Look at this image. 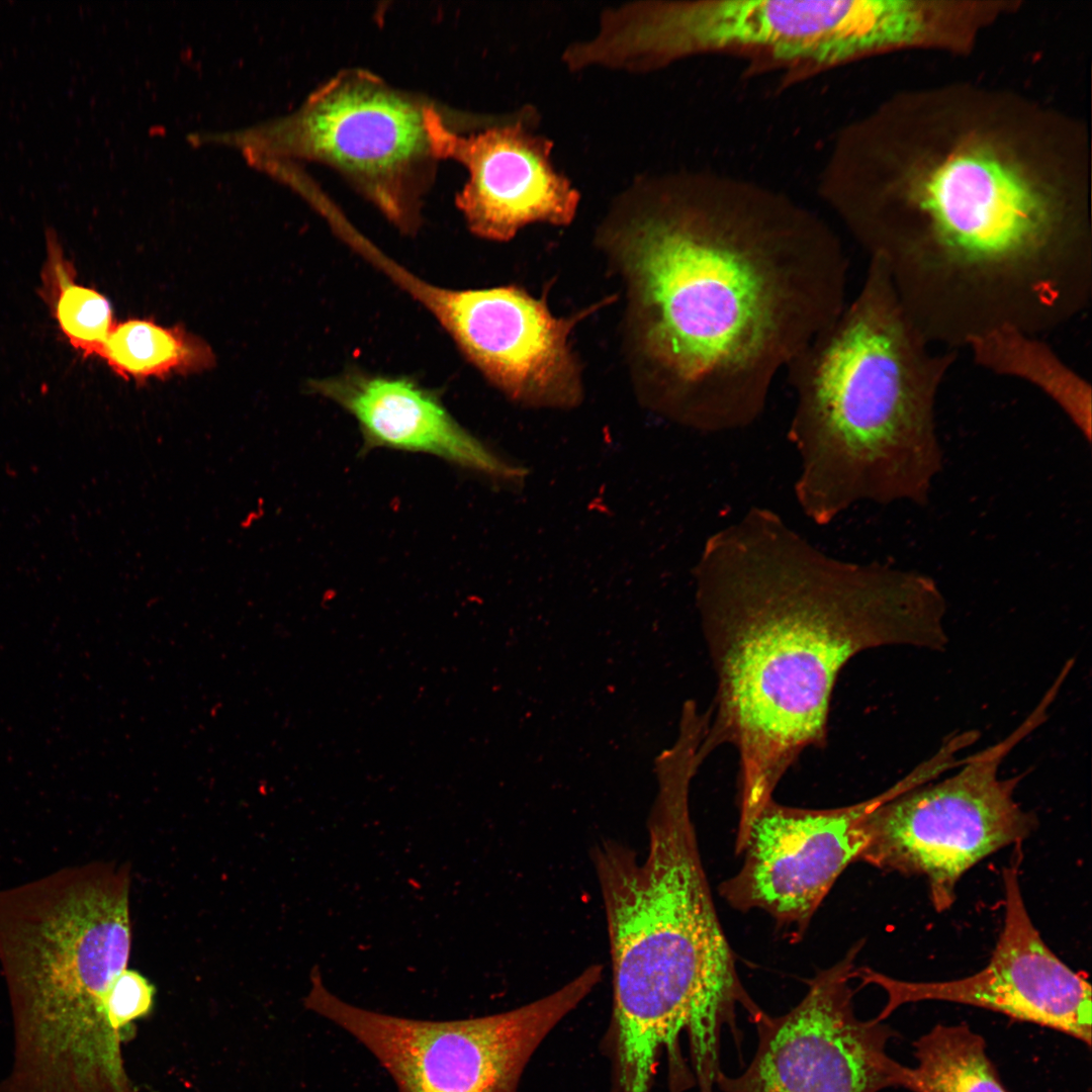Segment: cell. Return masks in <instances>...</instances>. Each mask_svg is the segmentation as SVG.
Returning a JSON list of instances; mask_svg holds the SVG:
<instances>
[{"label": "cell", "mask_w": 1092, "mask_h": 1092, "mask_svg": "<svg viewBox=\"0 0 1092 1092\" xmlns=\"http://www.w3.org/2000/svg\"><path fill=\"white\" fill-rule=\"evenodd\" d=\"M421 98L364 70L342 72L293 113L246 130L250 157L288 155L337 169L396 226L413 231L438 158Z\"/></svg>", "instance_id": "7"}, {"label": "cell", "mask_w": 1092, "mask_h": 1092, "mask_svg": "<svg viewBox=\"0 0 1092 1092\" xmlns=\"http://www.w3.org/2000/svg\"><path fill=\"white\" fill-rule=\"evenodd\" d=\"M675 780L649 823L645 856L613 840L593 850L607 918L619 1092H649L660 1049L686 1030L699 1090L715 1088L720 1038L736 1009L764 1012L737 973L688 806Z\"/></svg>", "instance_id": "5"}, {"label": "cell", "mask_w": 1092, "mask_h": 1092, "mask_svg": "<svg viewBox=\"0 0 1092 1092\" xmlns=\"http://www.w3.org/2000/svg\"><path fill=\"white\" fill-rule=\"evenodd\" d=\"M43 272L44 291L63 334L83 355L100 356L114 326L108 300L96 290L74 281L72 266L58 244L49 241Z\"/></svg>", "instance_id": "20"}, {"label": "cell", "mask_w": 1092, "mask_h": 1092, "mask_svg": "<svg viewBox=\"0 0 1092 1092\" xmlns=\"http://www.w3.org/2000/svg\"><path fill=\"white\" fill-rule=\"evenodd\" d=\"M1084 127L1010 91L904 92L841 129L819 193L933 346L1044 337L1092 296Z\"/></svg>", "instance_id": "1"}, {"label": "cell", "mask_w": 1092, "mask_h": 1092, "mask_svg": "<svg viewBox=\"0 0 1092 1092\" xmlns=\"http://www.w3.org/2000/svg\"><path fill=\"white\" fill-rule=\"evenodd\" d=\"M904 777L864 801L831 809L766 802L735 844L743 863L719 892L740 911L762 910L802 936L841 873L864 847L862 819L875 807L912 788Z\"/></svg>", "instance_id": "12"}, {"label": "cell", "mask_w": 1092, "mask_h": 1092, "mask_svg": "<svg viewBox=\"0 0 1092 1092\" xmlns=\"http://www.w3.org/2000/svg\"><path fill=\"white\" fill-rule=\"evenodd\" d=\"M424 287L429 307L463 353L508 395L549 405L578 398V372L567 343L574 318L554 317L544 301L515 286Z\"/></svg>", "instance_id": "15"}, {"label": "cell", "mask_w": 1092, "mask_h": 1092, "mask_svg": "<svg viewBox=\"0 0 1092 1092\" xmlns=\"http://www.w3.org/2000/svg\"><path fill=\"white\" fill-rule=\"evenodd\" d=\"M603 233L629 278L660 405L702 432L756 421L777 377L848 300L833 229L744 179L640 176Z\"/></svg>", "instance_id": "2"}, {"label": "cell", "mask_w": 1092, "mask_h": 1092, "mask_svg": "<svg viewBox=\"0 0 1092 1092\" xmlns=\"http://www.w3.org/2000/svg\"><path fill=\"white\" fill-rule=\"evenodd\" d=\"M100 357L115 373L134 379L199 372L214 362L210 348L200 339L147 320L114 325Z\"/></svg>", "instance_id": "19"}, {"label": "cell", "mask_w": 1092, "mask_h": 1092, "mask_svg": "<svg viewBox=\"0 0 1092 1092\" xmlns=\"http://www.w3.org/2000/svg\"><path fill=\"white\" fill-rule=\"evenodd\" d=\"M856 945L838 963L818 972L802 1000L780 1016L753 1023L755 1054L738 1076L723 1072L722 1092H880L903 1087L908 1067L887 1053L897 1033L879 1018L859 1019L850 981Z\"/></svg>", "instance_id": "11"}, {"label": "cell", "mask_w": 1092, "mask_h": 1092, "mask_svg": "<svg viewBox=\"0 0 1092 1092\" xmlns=\"http://www.w3.org/2000/svg\"><path fill=\"white\" fill-rule=\"evenodd\" d=\"M1020 845L1003 871L1004 922L987 966L969 977L939 982L903 981L857 969L863 985L875 984L887 994L877 1018L884 1020L907 1003L954 1002L1055 1029L1091 1045V986L1050 949L1033 925L1019 883Z\"/></svg>", "instance_id": "13"}, {"label": "cell", "mask_w": 1092, "mask_h": 1092, "mask_svg": "<svg viewBox=\"0 0 1092 1092\" xmlns=\"http://www.w3.org/2000/svg\"><path fill=\"white\" fill-rule=\"evenodd\" d=\"M426 125L435 156L460 162L468 177L456 204L469 230L484 239L508 241L524 226L567 225L581 195L552 159L554 143L537 131L534 106L467 135L451 130L428 105Z\"/></svg>", "instance_id": "14"}, {"label": "cell", "mask_w": 1092, "mask_h": 1092, "mask_svg": "<svg viewBox=\"0 0 1092 1092\" xmlns=\"http://www.w3.org/2000/svg\"><path fill=\"white\" fill-rule=\"evenodd\" d=\"M602 974L601 965L589 966L551 994L503 1013L428 1021L350 1005L327 990L315 969L304 1003L362 1043L398 1092H518L532 1055Z\"/></svg>", "instance_id": "10"}, {"label": "cell", "mask_w": 1092, "mask_h": 1092, "mask_svg": "<svg viewBox=\"0 0 1092 1092\" xmlns=\"http://www.w3.org/2000/svg\"><path fill=\"white\" fill-rule=\"evenodd\" d=\"M1053 698L1001 741L965 757L950 777L928 782L875 807L862 819L858 861L884 871L923 876L936 911L956 900L960 879L988 855L1021 843L1036 818L1015 800L1021 777L1003 779L1008 753L1045 719Z\"/></svg>", "instance_id": "8"}, {"label": "cell", "mask_w": 1092, "mask_h": 1092, "mask_svg": "<svg viewBox=\"0 0 1092 1092\" xmlns=\"http://www.w3.org/2000/svg\"><path fill=\"white\" fill-rule=\"evenodd\" d=\"M155 987L140 972L125 969L114 981L106 998L110 1026L124 1037L131 1022L145 1017L154 1006Z\"/></svg>", "instance_id": "21"}, {"label": "cell", "mask_w": 1092, "mask_h": 1092, "mask_svg": "<svg viewBox=\"0 0 1092 1092\" xmlns=\"http://www.w3.org/2000/svg\"><path fill=\"white\" fill-rule=\"evenodd\" d=\"M717 688L703 746L739 758V816L770 799L810 747L826 744L839 672L884 646L943 651L946 602L928 575L832 557L768 509L714 533L696 565Z\"/></svg>", "instance_id": "3"}, {"label": "cell", "mask_w": 1092, "mask_h": 1092, "mask_svg": "<svg viewBox=\"0 0 1092 1092\" xmlns=\"http://www.w3.org/2000/svg\"><path fill=\"white\" fill-rule=\"evenodd\" d=\"M311 388L356 419L367 448L431 454L503 480L525 476L524 468L489 450L452 418L436 394L410 379L349 372L316 380Z\"/></svg>", "instance_id": "16"}, {"label": "cell", "mask_w": 1092, "mask_h": 1092, "mask_svg": "<svg viewBox=\"0 0 1092 1092\" xmlns=\"http://www.w3.org/2000/svg\"><path fill=\"white\" fill-rule=\"evenodd\" d=\"M127 868L93 862L0 890L14 1050L0 1092H133L106 998L131 948Z\"/></svg>", "instance_id": "6"}, {"label": "cell", "mask_w": 1092, "mask_h": 1092, "mask_svg": "<svg viewBox=\"0 0 1092 1092\" xmlns=\"http://www.w3.org/2000/svg\"><path fill=\"white\" fill-rule=\"evenodd\" d=\"M907 35L898 0H648L633 26L636 50L654 70L715 52L828 68L898 51Z\"/></svg>", "instance_id": "9"}, {"label": "cell", "mask_w": 1092, "mask_h": 1092, "mask_svg": "<svg viewBox=\"0 0 1092 1092\" xmlns=\"http://www.w3.org/2000/svg\"><path fill=\"white\" fill-rule=\"evenodd\" d=\"M912 1092H1007L986 1054L985 1039L966 1023L937 1024L914 1042Z\"/></svg>", "instance_id": "18"}, {"label": "cell", "mask_w": 1092, "mask_h": 1092, "mask_svg": "<svg viewBox=\"0 0 1092 1092\" xmlns=\"http://www.w3.org/2000/svg\"><path fill=\"white\" fill-rule=\"evenodd\" d=\"M966 349L981 368L1025 381L1048 396L1091 440L1092 388L1042 337L1011 327L984 333Z\"/></svg>", "instance_id": "17"}, {"label": "cell", "mask_w": 1092, "mask_h": 1092, "mask_svg": "<svg viewBox=\"0 0 1092 1092\" xmlns=\"http://www.w3.org/2000/svg\"><path fill=\"white\" fill-rule=\"evenodd\" d=\"M958 352L930 344L876 260L839 314L785 372L795 495L828 524L861 502L924 504L942 467L935 406Z\"/></svg>", "instance_id": "4"}]
</instances>
